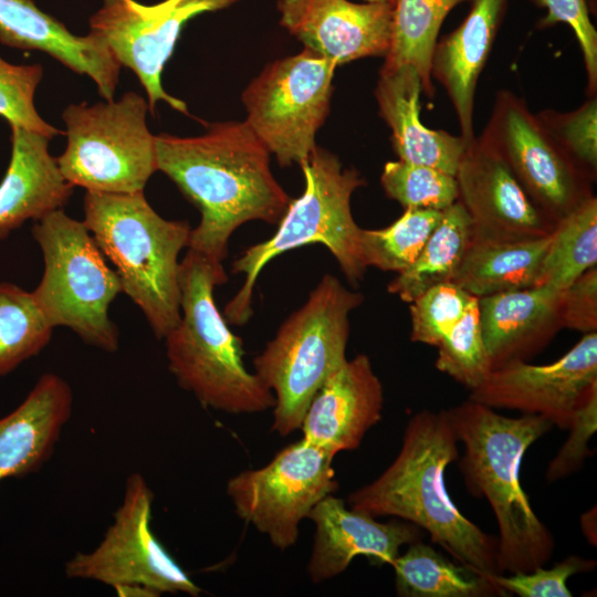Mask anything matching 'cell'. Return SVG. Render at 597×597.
<instances>
[{
  "instance_id": "1",
  "label": "cell",
  "mask_w": 597,
  "mask_h": 597,
  "mask_svg": "<svg viewBox=\"0 0 597 597\" xmlns=\"http://www.w3.org/2000/svg\"><path fill=\"white\" fill-rule=\"evenodd\" d=\"M157 170L199 209L188 249L222 262L243 223H277L291 199L270 168V151L245 122H221L196 137L155 136Z\"/></svg>"
},
{
  "instance_id": "2",
  "label": "cell",
  "mask_w": 597,
  "mask_h": 597,
  "mask_svg": "<svg viewBox=\"0 0 597 597\" xmlns=\"http://www.w3.org/2000/svg\"><path fill=\"white\" fill-rule=\"evenodd\" d=\"M447 410L423 409L407 422L400 450L374 481L348 495L349 507L394 516L427 532L451 558L484 574H501L498 537L467 519L451 500L446 470L459 458Z\"/></svg>"
},
{
  "instance_id": "3",
  "label": "cell",
  "mask_w": 597,
  "mask_h": 597,
  "mask_svg": "<svg viewBox=\"0 0 597 597\" xmlns=\"http://www.w3.org/2000/svg\"><path fill=\"white\" fill-rule=\"evenodd\" d=\"M446 410L463 444L457 461L465 488L472 496L485 499L494 514L501 574L545 566L555 540L533 510L520 472L527 449L551 431L553 423L537 415L506 417L470 399Z\"/></svg>"
},
{
  "instance_id": "4",
  "label": "cell",
  "mask_w": 597,
  "mask_h": 597,
  "mask_svg": "<svg viewBox=\"0 0 597 597\" xmlns=\"http://www.w3.org/2000/svg\"><path fill=\"white\" fill-rule=\"evenodd\" d=\"M222 262L188 249L179 266L180 321L164 338L170 373L207 408L256 413L275 406L272 391L243 364V347L219 312L214 287Z\"/></svg>"
},
{
  "instance_id": "5",
  "label": "cell",
  "mask_w": 597,
  "mask_h": 597,
  "mask_svg": "<svg viewBox=\"0 0 597 597\" xmlns=\"http://www.w3.org/2000/svg\"><path fill=\"white\" fill-rule=\"evenodd\" d=\"M83 222L115 265L123 292L165 338L180 321L178 255L188 247V222L160 217L144 191H86Z\"/></svg>"
},
{
  "instance_id": "6",
  "label": "cell",
  "mask_w": 597,
  "mask_h": 597,
  "mask_svg": "<svg viewBox=\"0 0 597 597\" xmlns=\"http://www.w3.org/2000/svg\"><path fill=\"white\" fill-rule=\"evenodd\" d=\"M301 168L304 191L290 201L275 233L248 248L232 263V272L244 274V282L223 310L229 324L242 326L250 320L260 272L271 260L293 249L321 243L336 259L349 283L364 279L367 266L360 250L362 228L354 220L350 198L366 184L365 179L358 170L344 167L336 155L318 146Z\"/></svg>"
},
{
  "instance_id": "7",
  "label": "cell",
  "mask_w": 597,
  "mask_h": 597,
  "mask_svg": "<svg viewBox=\"0 0 597 597\" xmlns=\"http://www.w3.org/2000/svg\"><path fill=\"white\" fill-rule=\"evenodd\" d=\"M363 301V294L346 289L336 276L323 275L253 359L254 374L274 392L271 429L281 437L300 429L314 395L347 359L349 314Z\"/></svg>"
},
{
  "instance_id": "8",
  "label": "cell",
  "mask_w": 597,
  "mask_h": 597,
  "mask_svg": "<svg viewBox=\"0 0 597 597\" xmlns=\"http://www.w3.org/2000/svg\"><path fill=\"white\" fill-rule=\"evenodd\" d=\"M32 234L44 259L33 294L50 324L71 328L91 346L116 352L119 333L108 310L123 287L84 222L59 209L39 220Z\"/></svg>"
},
{
  "instance_id": "9",
  "label": "cell",
  "mask_w": 597,
  "mask_h": 597,
  "mask_svg": "<svg viewBox=\"0 0 597 597\" xmlns=\"http://www.w3.org/2000/svg\"><path fill=\"white\" fill-rule=\"evenodd\" d=\"M148 103L135 92L117 102L72 104L63 112L66 147L56 157L64 178L86 191H144L157 170L155 136L146 124Z\"/></svg>"
},
{
  "instance_id": "10",
  "label": "cell",
  "mask_w": 597,
  "mask_h": 597,
  "mask_svg": "<svg viewBox=\"0 0 597 597\" xmlns=\"http://www.w3.org/2000/svg\"><path fill=\"white\" fill-rule=\"evenodd\" d=\"M336 67L304 49L266 65L244 90V122L280 166H301L316 148L317 130L329 112Z\"/></svg>"
},
{
  "instance_id": "11",
  "label": "cell",
  "mask_w": 597,
  "mask_h": 597,
  "mask_svg": "<svg viewBox=\"0 0 597 597\" xmlns=\"http://www.w3.org/2000/svg\"><path fill=\"white\" fill-rule=\"evenodd\" d=\"M154 493L137 472L126 479L122 504L103 540L91 552H77L64 565L67 578L113 587L118 595L187 594L202 589L160 544L151 531Z\"/></svg>"
},
{
  "instance_id": "12",
  "label": "cell",
  "mask_w": 597,
  "mask_h": 597,
  "mask_svg": "<svg viewBox=\"0 0 597 597\" xmlns=\"http://www.w3.org/2000/svg\"><path fill=\"white\" fill-rule=\"evenodd\" d=\"M334 458L301 438L265 465L230 478L226 492L241 520L286 551L297 542L300 524L312 509L338 490Z\"/></svg>"
},
{
  "instance_id": "13",
  "label": "cell",
  "mask_w": 597,
  "mask_h": 597,
  "mask_svg": "<svg viewBox=\"0 0 597 597\" xmlns=\"http://www.w3.org/2000/svg\"><path fill=\"white\" fill-rule=\"evenodd\" d=\"M506 163L536 206L555 222L591 196L586 179L523 98L496 93L480 135Z\"/></svg>"
},
{
  "instance_id": "14",
  "label": "cell",
  "mask_w": 597,
  "mask_h": 597,
  "mask_svg": "<svg viewBox=\"0 0 597 597\" xmlns=\"http://www.w3.org/2000/svg\"><path fill=\"white\" fill-rule=\"evenodd\" d=\"M238 0H164L143 4L135 0H103L91 17L92 33L111 49L122 66L130 69L148 96L149 112L164 101L188 115L184 101L161 85V72L170 59L184 25L193 17L221 10Z\"/></svg>"
},
{
  "instance_id": "15",
  "label": "cell",
  "mask_w": 597,
  "mask_h": 597,
  "mask_svg": "<svg viewBox=\"0 0 597 597\" xmlns=\"http://www.w3.org/2000/svg\"><path fill=\"white\" fill-rule=\"evenodd\" d=\"M597 388V333L584 336L551 364L510 360L490 371L469 399L493 409L537 415L568 429L574 413Z\"/></svg>"
},
{
  "instance_id": "16",
  "label": "cell",
  "mask_w": 597,
  "mask_h": 597,
  "mask_svg": "<svg viewBox=\"0 0 597 597\" xmlns=\"http://www.w3.org/2000/svg\"><path fill=\"white\" fill-rule=\"evenodd\" d=\"M455 179L458 200L470 216L474 237L515 240L552 232V219L480 136L467 146Z\"/></svg>"
},
{
  "instance_id": "17",
  "label": "cell",
  "mask_w": 597,
  "mask_h": 597,
  "mask_svg": "<svg viewBox=\"0 0 597 597\" xmlns=\"http://www.w3.org/2000/svg\"><path fill=\"white\" fill-rule=\"evenodd\" d=\"M280 24L337 66L385 57L391 45L394 6L349 0H279Z\"/></svg>"
},
{
  "instance_id": "18",
  "label": "cell",
  "mask_w": 597,
  "mask_h": 597,
  "mask_svg": "<svg viewBox=\"0 0 597 597\" xmlns=\"http://www.w3.org/2000/svg\"><path fill=\"white\" fill-rule=\"evenodd\" d=\"M314 540L307 575L314 584L344 573L357 556L376 566L391 565L402 546L422 540V530L397 519L386 523L364 512L348 509L333 494L322 499L310 512Z\"/></svg>"
},
{
  "instance_id": "19",
  "label": "cell",
  "mask_w": 597,
  "mask_h": 597,
  "mask_svg": "<svg viewBox=\"0 0 597 597\" xmlns=\"http://www.w3.org/2000/svg\"><path fill=\"white\" fill-rule=\"evenodd\" d=\"M384 390L370 358L346 359L312 398L301 423L302 438L336 455L357 449L380 420Z\"/></svg>"
},
{
  "instance_id": "20",
  "label": "cell",
  "mask_w": 597,
  "mask_h": 597,
  "mask_svg": "<svg viewBox=\"0 0 597 597\" xmlns=\"http://www.w3.org/2000/svg\"><path fill=\"white\" fill-rule=\"evenodd\" d=\"M0 42L43 51L72 71L90 76L105 101L114 97L122 65L108 45L92 32L85 36L71 33L32 0H0Z\"/></svg>"
},
{
  "instance_id": "21",
  "label": "cell",
  "mask_w": 597,
  "mask_h": 597,
  "mask_svg": "<svg viewBox=\"0 0 597 597\" xmlns=\"http://www.w3.org/2000/svg\"><path fill=\"white\" fill-rule=\"evenodd\" d=\"M471 8L452 32L438 40L431 57L432 81L440 83L454 108L461 137L469 144L473 132L474 96L507 0H471Z\"/></svg>"
},
{
  "instance_id": "22",
  "label": "cell",
  "mask_w": 597,
  "mask_h": 597,
  "mask_svg": "<svg viewBox=\"0 0 597 597\" xmlns=\"http://www.w3.org/2000/svg\"><path fill=\"white\" fill-rule=\"evenodd\" d=\"M72 405L69 384L46 373L13 411L0 418V481L34 473L49 461Z\"/></svg>"
},
{
  "instance_id": "23",
  "label": "cell",
  "mask_w": 597,
  "mask_h": 597,
  "mask_svg": "<svg viewBox=\"0 0 597 597\" xmlns=\"http://www.w3.org/2000/svg\"><path fill=\"white\" fill-rule=\"evenodd\" d=\"M562 291L547 285L478 298L483 342L492 369L525 360L545 346L562 326Z\"/></svg>"
},
{
  "instance_id": "24",
  "label": "cell",
  "mask_w": 597,
  "mask_h": 597,
  "mask_svg": "<svg viewBox=\"0 0 597 597\" xmlns=\"http://www.w3.org/2000/svg\"><path fill=\"white\" fill-rule=\"evenodd\" d=\"M422 83L411 65L380 69L375 90L379 115L391 130L392 147L402 161L455 176L469 145L461 135L426 127L420 119Z\"/></svg>"
},
{
  "instance_id": "25",
  "label": "cell",
  "mask_w": 597,
  "mask_h": 597,
  "mask_svg": "<svg viewBox=\"0 0 597 597\" xmlns=\"http://www.w3.org/2000/svg\"><path fill=\"white\" fill-rule=\"evenodd\" d=\"M44 135L11 127V158L0 182V239L27 220H41L62 209L73 185L62 175L56 158L49 153Z\"/></svg>"
},
{
  "instance_id": "26",
  "label": "cell",
  "mask_w": 597,
  "mask_h": 597,
  "mask_svg": "<svg viewBox=\"0 0 597 597\" xmlns=\"http://www.w3.org/2000/svg\"><path fill=\"white\" fill-rule=\"evenodd\" d=\"M551 238V233L515 240L472 234L451 282L476 298L535 286Z\"/></svg>"
},
{
  "instance_id": "27",
  "label": "cell",
  "mask_w": 597,
  "mask_h": 597,
  "mask_svg": "<svg viewBox=\"0 0 597 597\" xmlns=\"http://www.w3.org/2000/svg\"><path fill=\"white\" fill-rule=\"evenodd\" d=\"M400 597H504L490 575L450 559L420 541L407 545L390 565Z\"/></svg>"
},
{
  "instance_id": "28",
  "label": "cell",
  "mask_w": 597,
  "mask_h": 597,
  "mask_svg": "<svg viewBox=\"0 0 597 597\" xmlns=\"http://www.w3.org/2000/svg\"><path fill=\"white\" fill-rule=\"evenodd\" d=\"M472 238V222L457 200L442 217L413 263L388 284V292L410 303L431 286L451 282Z\"/></svg>"
},
{
  "instance_id": "29",
  "label": "cell",
  "mask_w": 597,
  "mask_h": 597,
  "mask_svg": "<svg viewBox=\"0 0 597 597\" xmlns=\"http://www.w3.org/2000/svg\"><path fill=\"white\" fill-rule=\"evenodd\" d=\"M465 1L471 0H396L391 45L381 69L413 66L420 75L422 92L432 97L430 65L440 29L451 10Z\"/></svg>"
},
{
  "instance_id": "30",
  "label": "cell",
  "mask_w": 597,
  "mask_h": 597,
  "mask_svg": "<svg viewBox=\"0 0 597 597\" xmlns=\"http://www.w3.org/2000/svg\"><path fill=\"white\" fill-rule=\"evenodd\" d=\"M542 262L537 285L565 290L597 263V199L585 198L559 218Z\"/></svg>"
},
{
  "instance_id": "31",
  "label": "cell",
  "mask_w": 597,
  "mask_h": 597,
  "mask_svg": "<svg viewBox=\"0 0 597 597\" xmlns=\"http://www.w3.org/2000/svg\"><path fill=\"white\" fill-rule=\"evenodd\" d=\"M53 328L33 292L0 283V376L38 355L51 341Z\"/></svg>"
},
{
  "instance_id": "32",
  "label": "cell",
  "mask_w": 597,
  "mask_h": 597,
  "mask_svg": "<svg viewBox=\"0 0 597 597\" xmlns=\"http://www.w3.org/2000/svg\"><path fill=\"white\" fill-rule=\"evenodd\" d=\"M442 211L405 209L391 224L360 230V250L366 266L397 274L408 269L436 229Z\"/></svg>"
},
{
  "instance_id": "33",
  "label": "cell",
  "mask_w": 597,
  "mask_h": 597,
  "mask_svg": "<svg viewBox=\"0 0 597 597\" xmlns=\"http://www.w3.org/2000/svg\"><path fill=\"white\" fill-rule=\"evenodd\" d=\"M437 348L436 368L470 391L488 377L492 365L482 337L476 297Z\"/></svg>"
},
{
  "instance_id": "34",
  "label": "cell",
  "mask_w": 597,
  "mask_h": 597,
  "mask_svg": "<svg viewBox=\"0 0 597 597\" xmlns=\"http://www.w3.org/2000/svg\"><path fill=\"white\" fill-rule=\"evenodd\" d=\"M380 182L386 195L404 209L443 211L459 197L455 176L400 159L385 164Z\"/></svg>"
},
{
  "instance_id": "35",
  "label": "cell",
  "mask_w": 597,
  "mask_h": 597,
  "mask_svg": "<svg viewBox=\"0 0 597 597\" xmlns=\"http://www.w3.org/2000/svg\"><path fill=\"white\" fill-rule=\"evenodd\" d=\"M536 116L566 156L591 178L597 168L596 95L574 111L544 109Z\"/></svg>"
},
{
  "instance_id": "36",
  "label": "cell",
  "mask_w": 597,
  "mask_h": 597,
  "mask_svg": "<svg viewBox=\"0 0 597 597\" xmlns=\"http://www.w3.org/2000/svg\"><path fill=\"white\" fill-rule=\"evenodd\" d=\"M473 298L453 282L431 286L410 302V339L437 347L460 321Z\"/></svg>"
},
{
  "instance_id": "37",
  "label": "cell",
  "mask_w": 597,
  "mask_h": 597,
  "mask_svg": "<svg viewBox=\"0 0 597 597\" xmlns=\"http://www.w3.org/2000/svg\"><path fill=\"white\" fill-rule=\"evenodd\" d=\"M43 76L41 64L14 65L0 57V116L10 126L53 138L59 129L43 121L34 106V93Z\"/></svg>"
},
{
  "instance_id": "38",
  "label": "cell",
  "mask_w": 597,
  "mask_h": 597,
  "mask_svg": "<svg viewBox=\"0 0 597 597\" xmlns=\"http://www.w3.org/2000/svg\"><path fill=\"white\" fill-rule=\"evenodd\" d=\"M596 561L579 555H568L551 568L538 566L527 573L490 575L509 596L519 597H572L567 580L574 575L591 572Z\"/></svg>"
},
{
  "instance_id": "39",
  "label": "cell",
  "mask_w": 597,
  "mask_h": 597,
  "mask_svg": "<svg viewBox=\"0 0 597 597\" xmlns=\"http://www.w3.org/2000/svg\"><path fill=\"white\" fill-rule=\"evenodd\" d=\"M538 7L546 9L540 21V28L565 23L573 30L582 50L587 74V94L597 92V32L589 18L586 0H533Z\"/></svg>"
},
{
  "instance_id": "40",
  "label": "cell",
  "mask_w": 597,
  "mask_h": 597,
  "mask_svg": "<svg viewBox=\"0 0 597 597\" xmlns=\"http://www.w3.org/2000/svg\"><path fill=\"white\" fill-rule=\"evenodd\" d=\"M596 429L597 388L588 395L575 411L572 423L567 429L569 430L568 438L547 465L545 472L547 482L565 479L584 467L586 459L593 454L588 442L595 434Z\"/></svg>"
},
{
  "instance_id": "41",
  "label": "cell",
  "mask_w": 597,
  "mask_h": 597,
  "mask_svg": "<svg viewBox=\"0 0 597 597\" xmlns=\"http://www.w3.org/2000/svg\"><path fill=\"white\" fill-rule=\"evenodd\" d=\"M561 325L583 334L597 329V268L587 270L562 291Z\"/></svg>"
},
{
  "instance_id": "42",
  "label": "cell",
  "mask_w": 597,
  "mask_h": 597,
  "mask_svg": "<svg viewBox=\"0 0 597 597\" xmlns=\"http://www.w3.org/2000/svg\"><path fill=\"white\" fill-rule=\"evenodd\" d=\"M365 2H383V3H389V4H395V1L396 0H364Z\"/></svg>"
}]
</instances>
